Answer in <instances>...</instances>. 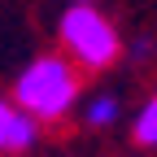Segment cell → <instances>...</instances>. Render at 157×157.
<instances>
[{"label": "cell", "instance_id": "1", "mask_svg": "<svg viewBox=\"0 0 157 157\" xmlns=\"http://www.w3.org/2000/svg\"><path fill=\"white\" fill-rule=\"evenodd\" d=\"M9 96L39 127H57V122H66L70 113H78V101H83V70H78L61 48L57 52H39V57H31V61L17 70Z\"/></svg>", "mask_w": 157, "mask_h": 157}, {"label": "cell", "instance_id": "2", "mask_svg": "<svg viewBox=\"0 0 157 157\" xmlns=\"http://www.w3.org/2000/svg\"><path fill=\"white\" fill-rule=\"evenodd\" d=\"M122 31L96 0H70L57 13V48L83 74H105L122 61Z\"/></svg>", "mask_w": 157, "mask_h": 157}, {"label": "cell", "instance_id": "3", "mask_svg": "<svg viewBox=\"0 0 157 157\" xmlns=\"http://www.w3.org/2000/svg\"><path fill=\"white\" fill-rule=\"evenodd\" d=\"M39 131L44 127H39L13 96H0V157H26L39 144Z\"/></svg>", "mask_w": 157, "mask_h": 157}, {"label": "cell", "instance_id": "4", "mask_svg": "<svg viewBox=\"0 0 157 157\" xmlns=\"http://www.w3.org/2000/svg\"><path fill=\"white\" fill-rule=\"evenodd\" d=\"M78 118H83L87 131H109V127H118V118H122V101H118V92H109V87L92 92L87 101H78Z\"/></svg>", "mask_w": 157, "mask_h": 157}, {"label": "cell", "instance_id": "5", "mask_svg": "<svg viewBox=\"0 0 157 157\" xmlns=\"http://www.w3.org/2000/svg\"><path fill=\"white\" fill-rule=\"evenodd\" d=\"M131 140L140 148H148V153H157V92L131 113Z\"/></svg>", "mask_w": 157, "mask_h": 157}, {"label": "cell", "instance_id": "6", "mask_svg": "<svg viewBox=\"0 0 157 157\" xmlns=\"http://www.w3.org/2000/svg\"><path fill=\"white\" fill-rule=\"evenodd\" d=\"M148 52H153V44L140 35V39H131V44H122V57L127 61H148Z\"/></svg>", "mask_w": 157, "mask_h": 157}]
</instances>
